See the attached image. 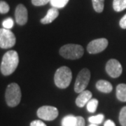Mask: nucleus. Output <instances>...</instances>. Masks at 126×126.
Returning <instances> with one entry per match:
<instances>
[{
	"instance_id": "nucleus-22",
	"label": "nucleus",
	"mask_w": 126,
	"mask_h": 126,
	"mask_svg": "<svg viewBox=\"0 0 126 126\" xmlns=\"http://www.w3.org/2000/svg\"><path fill=\"white\" fill-rule=\"evenodd\" d=\"M9 4L4 1H0V14H4L9 11Z\"/></svg>"
},
{
	"instance_id": "nucleus-1",
	"label": "nucleus",
	"mask_w": 126,
	"mask_h": 126,
	"mask_svg": "<svg viewBox=\"0 0 126 126\" xmlns=\"http://www.w3.org/2000/svg\"><path fill=\"white\" fill-rule=\"evenodd\" d=\"M19 63V57L18 53L16 50H9L6 52L1 60V72L4 76H9L13 74Z\"/></svg>"
},
{
	"instance_id": "nucleus-13",
	"label": "nucleus",
	"mask_w": 126,
	"mask_h": 126,
	"mask_svg": "<svg viewBox=\"0 0 126 126\" xmlns=\"http://www.w3.org/2000/svg\"><path fill=\"white\" fill-rule=\"evenodd\" d=\"M97 89L104 93H109L113 90V86L111 83L105 80H99L96 83Z\"/></svg>"
},
{
	"instance_id": "nucleus-20",
	"label": "nucleus",
	"mask_w": 126,
	"mask_h": 126,
	"mask_svg": "<svg viewBox=\"0 0 126 126\" xmlns=\"http://www.w3.org/2000/svg\"><path fill=\"white\" fill-rule=\"evenodd\" d=\"M104 118V116L103 114H98L97 116H91L88 118V121L90 123H93V124H100L103 121Z\"/></svg>"
},
{
	"instance_id": "nucleus-24",
	"label": "nucleus",
	"mask_w": 126,
	"mask_h": 126,
	"mask_svg": "<svg viewBox=\"0 0 126 126\" xmlns=\"http://www.w3.org/2000/svg\"><path fill=\"white\" fill-rule=\"evenodd\" d=\"M50 1V0H32V3L34 6H40L47 4L48 3H49Z\"/></svg>"
},
{
	"instance_id": "nucleus-12",
	"label": "nucleus",
	"mask_w": 126,
	"mask_h": 126,
	"mask_svg": "<svg viewBox=\"0 0 126 126\" xmlns=\"http://www.w3.org/2000/svg\"><path fill=\"white\" fill-rule=\"evenodd\" d=\"M58 9H56V8L53 7V8L50 9L48 11V12H47L45 17L41 20V23H42V24H44V25L51 23L52 22H53L56 18H58Z\"/></svg>"
},
{
	"instance_id": "nucleus-5",
	"label": "nucleus",
	"mask_w": 126,
	"mask_h": 126,
	"mask_svg": "<svg viewBox=\"0 0 126 126\" xmlns=\"http://www.w3.org/2000/svg\"><path fill=\"white\" fill-rule=\"evenodd\" d=\"M90 79V72L88 69L84 68L78 74L76 79L74 90L77 93H80L86 90Z\"/></svg>"
},
{
	"instance_id": "nucleus-17",
	"label": "nucleus",
	"mask_w": 126,
	"mask_h": 126,
	"mask_svg": "<svg viewBox=\"0 0 126 126\" xmlns=\"http://www.w3.org/2000/svg\"><path fill=\"white\" fill-rule=\"evenodd\" d=\"M94 10L97 13H102L104 7V0H92Z\"/></svg>"
},
{
	"instance_id": "nucleus-27",
	"label": "nucleus",
	"mask_w": 126,
	"mask_h": 126,
	"mask_svg": "<svg viewBox=\"0 0 126 126\" xmlns=\"http://www.w3.org/2000/svg\"><path fill=\"white\" fill-rule=\"evenodd\" d=\"M119 25L122 29H126V14L121 19Z\"/></svg>"
},
{
	"instance_id": "nucleus-9",
	"label": "nucleus",
	"mask_w": 126,
	"mask_h": 126,
	"mask_svg": "<svg viewBox=\"0 0 126 126\" xmlns=\"http://www.w3.org/2000/svg\"><path fill=\"white\" fill-rule=\"evenodd\" d=\"M106 71L111 77L118 78L121 75L123 68L121 63L117 60L111 59L106 64Z\"/></svg>"
},
{
	"instance_id": "nucleus-26",
	"label": "nucleus",
	"mask_w": 126,
	"mask_h": 126,
	"mask_svg": "<svg viewBox=\"0 0 126 126\" xmlns=\"http://www.w3.org/2000/svg\"><path fill=\"white\" fill-rule=\"evenodd\" d=\"M30 126H47L43 121L40 120H35L31 122Z\"/></svg>"
},
{
	"instance_id": "nucleus-2",
	"label": "nucleus",
	"mask_w": 126,
	"mask_h": 126,
	"mask_svg": "<svg viewBox=\"0 0 126 126\" xmlns=\"http://www.w3.org/2000/svg\"><path fill=\"white\" fill-rule=\"evenodd\" d=\"M72 73L71 69L67 67L63 66L58 69L54 76L55 84L61 89L67 88L71 83Z\"/></svg>"
},
{
	"instance_id": "nucleus-6",
	"label": "nucleus",
	"mask_w": 126,
	"mask_h": 126,
	"mask_svg": "<svg viewBox=\"0 0 126 126\" xmlns=\"http://www.w3.org/2000/svg\"><path fill=\"white\" fill-rule=\"evenodd\" d=\"M16 36L12 32L5 28L0 29V48H11L16 44Z\"/></svg>"
},
{
	"instance_id": "nucleus-7",
	"label": "nucleus",
	"mask_w": 126,
	"mask_h": 126,
	"mask_svg": "<svg viewBox=\"0 0 126 126\" xmlns=\"http://www.w3.org/2000/svg\"><path fill=\"white\" fill-rule=\"evenodd\" d=\"M37 116L45 121H53L58 116V110L52 106H43L37 110Z\"/></svg>"
},
{
	"instance_id": "nucleus-4",
	"label": "nucleus",
	"mask_w": 126,
	"mask_h": 126,
	"mask_svg": "<svg viewBox=\"0 0 126 126\" xmlns=\"http://www.w3.org/2000/svg\"><path fill=\"white\" fill-rule=\"evenodd\" d=\"M84 53L83 48L78 44H66L60 49V54L63 58L69 60H77L81 58Z\"/></svg>"
},
{
	"instance_id": "nucleus-25",
	"label": "nucleus",
	"mask_w": 126,
	"mask_h": 126,
	"mask_svg": "<svg viewBox=\"0 0 126 126\" xmlns=\"http://www.w3.org/2000/svg\"><path fill=\"white\" fill-rule=\"evenodd\" d=\"M86 123L84 118L81 116H77V121L74 126H85Z\"/></svg>"
},
{
	"instance_id": "nucleus-15",
	"label": "nucleus",
	"mask_w": 126,
	"mask_h": 126,
	"mask_svg": "<svg viewBox=\"0 0 126 126\" xmlns=\"http://www.w3.org/2000/svg\"><path fill=\"white\" fill-rule=\"evenodd\" d=\"M113 8L116 12L125 10L126 9V0H113Z\"/></svg>"
},
{
	"instance_id": "nucleus-16",
	"label": "nucleus",
	"mask_w": 126,
	"mask_h": 126,
	"mask_svg": "<svg viewBox=\"0 0 126 126\" xmlns=\"http://www.w3.org/2000/svg\"><path fill=\"white\" fill-rule=\"evenodd\" d=\"M77 121V116L68 115L63 118L62 120V126H74Z\"/></svg>"
},
{
	"instance_id": "nucleus-11",
	"label": "nucleus",
	"mask_w": 126,
	"mask_h": 126,
	"mask_svg": "<svg viewBox=\"0 0 126 126\" xmlns=\"http://www.w3.org/2000/svg\"><path fill=\"white\" fill-rule=\"evenodd\" d=\"M92 99V93L89 90H83L79 93L76 99V104L79 107H83Z\"/></svg>"
},
{
	"instance_id": "nucleus-8",
	"label": "nucleus",
	"mask_w": 126,
	"mask_h": 126,
	"mask_svg": "<svg viewBox=\"0 0 126 126\" xmlns=\"http://www.w3.org/2000/svg\"><path fill=\"white\" fill-rule=\"evenodd\" d=\"M108 40L105 38L97 39L90 41L87 46V50L90 54H96L103 51L108 46Z\"/></svg>"
},
{
	"instance_id": "nucleus-18",
	"label": "nucleus",
	"mask_w": 126,
	"mask_h": 126,
	"mask_svg": "<svg viewBox=\"0 0 126 126\" xmlns=\"http://www.w3.org/2000/svg\"><path fill=\"white\" fill-rule=\"evenodd\" d=\"M69 0H50V5L56 9H62L67 4Z\"/></svg>"
},
{
	"instance_id": "nucleus-3",
	"label": "nucleus",
	"mask_w": 126,
	"mask_h": 126,
	"mask_svg": "<svg viewBox=\"0 0 126 126\" xmlns=\"http://www.w3.org/2000/svg\"><path fill=\"white\" fill-rule=\"evenodd\" d=\"M20 88L16 83H12L7 86L5 93V99L7 105L10 107L18 106L21 100Z\"/></svg>"
},
{
	"instance_id": "nucleus-28",
	"label": "nucleus",
	"mask_w": 126,
	"mask_h": 126,
	"mask_svg": "<svg viewBox=\"0 0 126 126\" xmlns=\"http://www.w3.org/2000/svg\"><path fill=\"white\" fill-rule=\"evenodd\" d=\"M104 126H116V125L111 120H107V121L104 123Z\"/></svg>"
},
{
	"instance_id": "nucleus-29",
	"label": "nucleus",
	"mask_w": 126,
	"mask_h": 126,
	"mask_svg": "<svg viewBox=\"0 0 126 126\" xmlns=\"http://www.w3.org/2000/svg\"><path fill=\"white\" fill-rule=\"evenodd\" d=\"M89 126H98L97 124H93V123H91Z\"/></svg>"
},
{
	"instance_id": "nucleus-21",
	"label": "nucleus",
	"mask_w": 126,
	"mask_h": 126,
	"mask_svg": "<svg viewBox=\"0 0 126 126\" xmlns=\"http://www.w3.org/2000/svg\"><path fill=\"white\" fill-rule=\"evenodd\" d=\"M119 122L122 126H126V106L123 107L120 111Z\"/></svg>"
},
{
	"instance_id": "nucleus-19",
	"label": "nucleus",
	"mask_w": 126,
	"mask_h": 126,
	"mask_svg": "<svg viewBox=\"0 0 126 126\" xmlns=\"http://www.w3.org/2000/svg\"><path fill=\"white\" fill-rule=\"evenodd\" d=\"M86 105H87V109L89 112H95L98 105V100L96 99H91Z\"/></svg>"
},
{
	"instance_id": "nucleus-14",
	"label": "nucleus",
	"mask_w": 126,
	"mask_h": 126,
	"mask_svg": "<svg viewBox=\"0 0 126 126\" xmlns=\"http://www.w3.org/2000/svg\"><path fill=\"white\" fill-rule=\"evenodd\" d=\"M116 97L118 100L126 102V84L121 83L116 87Z\"/></svg>"
},
{
	"instance_id": "nucleus-23",
	"label": "nucleus",
	"mask_w": 126,
	"mask_h": 126,
	"mask_svg": "<svg viewBox=\"0 0 126 126\" xmlns=\"http://www.w3.org/2000/svg\"><path fill=\"white\" fill-rule=\"evenodd\" d=\"M2 25L5 29H7V30L11 29L12 27H14V20H13V19L9 18L4 20L3 21V23H2Z\"/></svg>"
},
{
	"instance_id": "nucleus-10",
	"label": "nucleus",
	"mask_w": 126,
	"mask_h": 126,
	"mask_svg": "<svg viewBox=\"0 0 126 126\" xmlns=\"http://www.w3.org/2000/svg\"><path fill=\"white\" fill-rule=\"evenodd\" d=\"M15 16L16 23L20 25H24L27 22L28 19V14L26 7L23 4H19L17 6L16 11H15Z\"/></svg>"
}]
</instances>
